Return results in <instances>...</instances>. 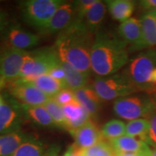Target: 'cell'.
<instances>
[{
	"label": "cell",
	"instance_id": "cell-34",
	"mask_svg": "<svg viewBox=\"0 0 156 156\" xmlns=\"http://www.w3.org/2000/svg\"><path fill=\"white\" fill-rule=\"evenodd\" d=\"M142 9L147 12L156 11V0H144L140 3Z\"/></svg>",
	"mask_w": 156,
	"mask_h": 156
},
{
	"label": "cell",
	"instance_id": "cell-1",
	"mask_svg": "<svg viewBox=\"0 0 156 156\" xmlns=\"http://www.w3.org/2000/svg\"><path fill=\"white\" fill-rule=\"evenodd\" d=\"M93 41V35L85 27L84 21L75 20L70 26L58 34L54 46L62 62L82 73L90 74Z\"/></svg>",
	"mask_w": 156,
	"mask_h": 156
},
{
	"label": "cell",
	"instance_id": "cell-23",
	"mask_svg": "<svg viewBox=\"0 0 156 156\" xmlns=\"http://www.w3.org/2000/svg\"><path fill=\"white\" fill-rule=\"evenodd\" d=\"M142 27L140 20L134 17L121 23L118 28V36L126 44H135L141 36Z\"/></svg>",
	"mask_w": 156,
	"mask_h": 156
},
{
	"label": "cell",
	"instance_id": "cell-18",
	"mask_svg": "<svg viewBox=\"0 0 156 156\" xmlns=\"http://www.w3.org/2000/svg\"><path fill=\"white\" fill-rule=\"evenodd\" d=\"M34 135L18 131L0 134V156H9L27 140Z\"/></svg>",
	"mask_w": 156,
	"mask_h": 156
},
{
	"label": "cell",
	"instance_id": "cell-37",
	"mask_svg": "<svg viewBox=\"0 0 156 156\" xmlns=\"http://www.w3.org/2000/svg\"><path fill=\"white\" fill-rule=\"evenodd\" d=\"M151 148L150 147L147 151L139 152V153H119L116 156H150L151 155Z\"/></svg>",
	"mask_w": 156,
	"mask_h": 156
},
{
	"label": "cell",
	"instance_id": "cell-10",
	"mask_svg": "<svg viewBox=\"0 0 156 156\" xmlns=\"http://www.w3.org/2000/svg\"><path fill=\"white\" fill-rule=\"evenodd\" d=\"M28 51L5 46L0 50V79L6 81L19 77Z\"/></svg>",
	"mask_w": 156,
	"mask_h": 156
},
{
	"label": "cell",
	"instance_id": "cell-26",
	"mask_svg": "<svg viewBox=\"0 0 156 156\" xmlns=\"http://www.w3.org/2000/svg\"><path fill=\"white\" fill-rule=\"evenodd\" d=\"M149 129V122L147 119H137L129 121L126 124V136L132 137H139L140 140L145 142Z\"/></svg>",
	"mask_w": 156,
	"mask_h": 156
},
{
	"label": "cell",
	"instance_id": "cell-13",
	"mask_svg": "<svg viewBox=\"0 0 156 156\" xmlns=\"http://www.w3.org/2000/svg\"><path fill=\"white\" fill-rule=\"evenodd\" d=\"M142 32L140 40L129 47V52L151 49L156 46V17L147 12L140 18Z\"/></svg>",
	"mask_w": 156,
	"mask_h": 156
},
{
	"label": "cell",
	"instance_id": "cell-19",
	"mask_svg": "<svg viewBox=\"0 0 156 156\" xmlns=\"http://www.w3.org/2000/svg\"><path fill=\"white\" fill-rule=\"evenodd\" d=\"M20 104L26 119L30 120L34 124L42 127H56L51 116L44 106Z\"/></svg>",
	"mask_w": 156,
	"mask_h": 156
},
{
	"label": "cell",
	"instance_id": "cell-28",
	"mask_svg": "<svg viewBox=\"0 0 156 156\" xmlns=\"http://www.w3.org/2000/svg\"><path fill=\"white\" fill-rule=\"evenodd\" d=\"M44 106L51 116L56 127L66 129V119L61 105L58 104L53 98H50Z\"/></svg>",
	"mask_w": 156,
	"mask_h": 156
},
{
	"label": "cell",
	"instance_id": "cell-31",
	"mask_svg": "<svg viewBox=\"0 0 156 156\" xmlns=\"http://www.w3.org/2000/svg\"><path fill=\"white\" fill-rule=\"evenodd\" d=\"M97 0H80L75 1L76 7V21L83 22L87 12L96 2Z\"/></svg>",
	"mask_w": 156,
	"mask_h": 156
},
{
	"label": "cell",
	"instance_id": "cell-27",
	"mask_svg": "<svg viewBox=\"0 0 156 156\" xmlns=\"http://www.w3.org/2000/svg\"><path fill=\"white\" fill-rule=\"evenodd\" d=\"M126 132V124L122 121L112 119L108 121L101 129L103 139L112 140L124 136Z\"/></svg>",
	"mask_w": 156,
	"mask_h": 156
},
{
	"label": "cell",
	"instance_id": "cell-29",
	"mask_svg": "<svg viewBox=\"0 0 156 156\" xmlns=\"http://www.w3.org/2000/svg\"><path fill=\"white\" fill-rule=\"evenodd\" d=\"M83 156H116L112 146L104 140L86 149H80Z\"/></svg>",
	"mask_w": 156,
	"mask_h": 156
},
{
	"label": "cell",
	"instance_id": "cell-39",
	"mask_svg": "<svg viewBox=\"0 0 156 156\" xmlns=\"http://www.w3.org/2000/svg\"><path fill=\"white\" fill-rule=\"evenodd\" d=\"M150 97H151V101H153V103H154V105L156 106V92L153 93H151V94H150Z\"/></svg>",
	"mask_w": 156,
	"mask_h": 156
},
{
	"label": "cell",
	"instance_id": "cell-9",
	"mask_svg": "<svg viewBox=\"0 0 156 156\" xmlns=\"http://www.w3.org/2000/svg\"><path fill=\"white\" fill-rule=\"evenodd\" d=\"M25 119L20 103L6 95L5 103L0 108V134L20 131Z\"/></svg>",
	"mask_w": 156,
	"mask_h": 156
},
{
	"label": "cell",
	"instance_id": "cell-11",
	"mask_svg": "<svg viewBox=\"0 0 156 156\" xmlns=\"http://www.w3.org/2000/svg\"><path fill=\"white\" fill-rule=\"evenodd\" d=\"M4 38L6 46L17 49L28 51L39 44V37L17 25L7 26L5 30Z\"/></svg>",
	"mask_w": 156,
	"mask_h": 156
},
{
	"label": "cell",
	"instance_id": "cell-41",
	"mask_svg": "<svg viewBox=\"0 0 156 156\" xmlns=\"http://www.w3.org/2000/svg\"><path fill=\"white\" fill-rule=\"evenodd\" d=\"M152 12V13H153V14L154 15H155V16L156 17V11H153V12Z\"/></svg>",
	"mask_w": 156,
	"mask_h": 156
},
{
	"label": "cell",
	"instance_id": "cell-35",
	"mask_svg": "<svg viewBox=\"0 0 156 156\" xmlns=\"http://www.w3.org/2000/svg\"><path fill=\"white\" fill-rule=\"evenodd\" d=\"M63 156H83L81 155L80 149L74 143L69 146Z\"/></svg>",
	"mask_w": 156,
	"mask_h": 156
},
{
	"label": "cell",
	"instance_id": "cell-3",
	"mask_svg": "<svg viewBox=\"0 0 156 156\" xmlns=\"http://www.w3.org/2000/svg\"><path fill=\"white\" fill-rule=\"evenodd\" d=\"M124 73L140 91L156 92V51L147 49L129 62Z\"/></svg>",
	"mask_w": 156,
	"mask_h": 156
},
{
	"label": "cell",
	"instance_id": "cell-21",
	"mask_svg": "<svg viewBox=\"0 0 156 156\" xmlns=\"http://www.w3.org/2000/svg\"><path fill=\"white\" fill-rule=\"evenodd\" d=\"M106 13V5L102 1H96L89 9L84 19V24L90 34L95 35L99 31Z\"/></svg>",
	"mask_w": 156,
	"mask_h": 156
},
{
	"label": "cell",
	"instance_id": "cell-24",
	"mask_svg": "<svg viewBox=\"0 0 156 156\" xmlns=\"http://www.w3.org/2000/svg\"><path fill=\"white\" fill-rule=\"evenodd\" d=\"M29 81L49 98L55 96L62 89L67 87L65 82L55 79L48 74L38 76Z\"/></svg>",
	"mask_w": 156,
	"mask_h": 156
},
{
	"label": "cell",
	"instance_id": "cell-17",
	"mask_svg": "<svg viewBox=\"0 0 156 156\" xmlns=\"http://www.w3.org/2000/svg\"><path fill=\"white\" fill-rule=\"evenodd\" d=\"M108 143L116 154L139 153L150 148V146L142 140L126 135L109 140Z\"/></svg>",
	"mask_w": 156,
	"mask_h": 156
},
{
	"label": "cell",
	"instance_id": "cell-25",
	"mask_svg": "<svg viewBox=\"0 0 156 156\" xmlns=\"http://www.w3.org/2000/svg\"><path fill=\"white\" fill-rule=\"evenodd\" d=\"M62 66L65 72V82L67 87L74 92L87 86L89 83L90 74L82 73L70 66L69 64L62 62Z\"/></svg>",
	"mask_w": 156,
	"mask_h": 156
},
{
	"label": "cell",
	"instance_id": "cell-36",
	"mask_svg": "<svg viewBox=\"0 0 156 156\" xmlns=\"http://www.w3.org/2000/svg\"><path fill=\"white\" fill-rule=\"evenodd\" d=\"M8 25L7 15L5 12L0 9V32L5 30Z\"/></svg>",
	"mask_w": 156,
	"mask_h": 156
},
{
	"label": "cell",
	"instance_id": "cell-12",
	"mask_svg": "<svg viewBox=\"0 0 156 156\" xmlns=\"http://www.w3.org/2000/svg\"><path fill=\"white\" fill-rule=\"evenodd\" d=\"M76 7L75 2L64 1L54 13L47 27L43 31L48 34H59L75 22Z\"/></svg>",
	"mask_w": 156,
	"mask_h": 156
},
{
	"label": "cell",
	"instance_id": "cell-4",
	"mask_svg": "<svg viewBox=\"0 0 156 156\" xmlns=\"http://www.w3.org/2000/svg\"><path fill=\"white\" fill-rule=\"evenodd\" d=\"M61 62L54 46L28 51L18 78L30 80L38 76L49 74Z\"/></svg>",
	"mask_w": 156,
	"mask_h": 156
},
{
	"label": "cell",
	"instance_id": "cell-33",
	"mask_svg": "<svg viewBox=\"0 0 156 156\" xmlns=\"http://www.w3.org/2000/svg\"><path fill=\"white\" fill-rule=\"evenodd\" d=\"M48 75L52 76L55 79L58 80L65 82V72H64V68L62 66V62L60 64V65H58V67H56L54 69H52Z\"/></svg>",
	"mask_w": 156,
	"mask_h": 156
},
{
	"label": "cell",
	"instance_id": "cell-15",
	"mask_svg": "<svg viewBox=\"0 0 156 156\" xmlns=\"http://www.w3.org/2000/svg\"><path fill=\"white\" fill-rule=\"evenodd\" d=\"M66 119V130L72 132L92 119L87 109L77 100L62 106Z\"/></svg>",
	"mask_w": 156,
	"mask_h": 156
},
{
	"label": "cell",
	"instance_id": "cell-20",
	"mask_svg": "<svg viewBox=\"0 0 156 156\" xmlns=\"http://www.w3.org/2000/svg\"><path fill=\"white\" fill-rule=\"evenodd\" d=\"M76 99L87 109L91 117L98 114L101 107L102 100L98 95L93 87L86 86L75 91Z\"/></svg>",
	"mask_w": 156,
	"mask_h": 156
},
{
	"label": "cell",
	"instance_id": "cell-8",
	"mask_svg": "<svg viewBox=\"0 0 156 156\" xmlns=\"http://www.w3.org/2000/svg\"><path fill=\"white\" fill-rule=\"evenodd\" d=\"M5 87L12 98L22 104L44 106L50 98L30 81L22 78L7 82Z\"/></svg>",
	"mask_w": 156,
	"mask_h": 156
},
{
	"label": "cell",
	"instance_id": "cell-30",
	"mask_svg": "<svg viewBox=\"0 0 156 156\" xmlns=\"http://www.w3.org/2000/svg\"><path fill=\"white\" fill-rule=\"evenodd\" d=\"M147 119L149 122V129L145 142L149 146L156 148V106L155 105L147 116Z\"/></svg>",
	"mask_w": 156,
	"mask_h": 156
},
{
	"label": "cell",
	"instance_id": "cell-16",
	"mask_svg": "<svg viewBox=\"0 0 156 156\" xmlns=\"http://www.w3.org/2000/svg\"><path fill=\"white\" fill-rule=\"evenodd\" d=\"M59 151L56 145L48 146L35 136L25 141L9 156H56Z\"/></svg>",
	"mask_w": 156,
	"mask_h": 156
},
{
	"label": "cell",
	"instance_id": "cell-22",
	"mask_svg": "<svg viewBox=\"0 0 156 156\" xmlns=\"http://www.w3.org/2000/svg\"><path fill=\"white\" fill-rule=\"evenodd\" d=\"M105 2L113 19L121 23L131 18L135 8V3L129 0H108Z\"/></svg>",
	"mask_w": 156,
	"mask_h": 156
},
{
	"label": "cell",
	"instance_id": "cell-40",
	"mask_svg": "<svg viewBox=\"0 0 156 156\" xmlns=\"http://www.w3.org/2000/svg\"><path fill=\"white\" fill-rule=\"evenodd\" d=\"M151 156H156V148H154V149H151Z\"/></svg>",
	"mask_w": 156,
	"mask_h": 156
},
{
	"label": "cell",
	"instance_id": "cell-7",
	"mask_svg": "<svg viewBox=\"0 0 156 156\" xmlns=\"http://www.w3.org/2000/svg\"><path fill=\"white\" fill-rule=\"evenodd\" d=\"M154 107L150 95H133L119 98L114 101L113 109L115 114L124 119L132 121L147 119Z\"/></svg>",
	"mask_w": 156,
	"mask_h": 156
},
{
	"label": "cell",
	"instance_id": "cell-5",
	"mask_svg": "<svg viewBox=\"0 0 156 156\" xmlns=\"http://www.w3.org/2000/svg\"><path fill=\"white\" fill-rule=\"evenodd\" d=\"M92 87L101 100L106 101L116 100L140 91L124 72L104 77L98 76Z\"/></svg>",
	"mask_w": 156,
	"mask_h": 156
},
{
	"label": "cell",
	"instance_id": "cell-38",
	"mask_svg": "<svg viewBox=\"0 0 156 156\" xmlns=\"http://www.w3.org/2000/svg\"><path fill=\"white\" fill-rule=\"evenodd\" d=\"M6 81L2 79H0V108L2 106V105L5 103V96L2 93L3 89L5 87Z\"/></svg>",
	"mask_w": 156,
	"mask_h": 156
},
{
	"label": "cell",
	"instance_id": "cell-42",
	"mask_svg": "<svg viewBox=\"0 0 156 156\" xmlns=\"http://www.w3.org/2000/svg\"><path fill=\"white\" fill-rule=\"evenodd\" d=\"M150 156H151V155H150Z\"/></svg>",
	"mask_w": 156,
	"mask_h": 156
},
{
	"label": "cell",
	"instance_id": "cell-32",
	"mask_svg": "<svg viewBox=\"0 0 156 156\" xmlns=\"http://www.w3.org/2000/svg\"><path fill=\"white\" fill-rule=\"evenodd\" d=\"M53 98L62 106H65L68 103H70L77 100L75 92L72 90L67 88V87L62 89L55 96L53 97Z\"/></svg>",
	"mask_w": 156,
	"mask_h": 156
},
{
	"label": "cell",
	"instance_id": "cell-14",
	"mask_svg": "<svg viewBox=\"0 0 156 156\" xmlns=\"http://www.w3.org/2000/svg\"><path fill=\"white\" fill-rule=\"evenodd\" d=\"M70 134L75 140V145L81 150L92 147L103 140L101 130L92 119Z\"/></svg>",
	"mask_w": 156,
	"mask_h": 156
},
{
	"label": "cell",
	"instance_id": "cell-6",
	"mask_svg": "<svg viewBox=\"0 0 156 156\" xmlns=\"http://www.w3.org/2000/svg\"><path fill=\"white\" fill-rule=\"evenodd\" d=\"M62 0H28L20 2V10L24 20L31 26L44 31Z\"/></svg>",
	"mask_w": 156,
	"mask_h": 156
},
{
	"label": "cell",
	"instance_id": "cell-2",
	"mask_svg": "<svg viewBox=\"0 0 156 156\" xmlns=\"http://www.w3.org/2000/svg\"><path fill=\"white\" fill-rule=\"evenodd\" d=\"M90 62L91 69L98 76L116 74L129 63L128 44L116 35L99 30L95 35Z\"/></svg>",
	"mask_w": 156,
	"mask_h": 156
}]
</instances>
